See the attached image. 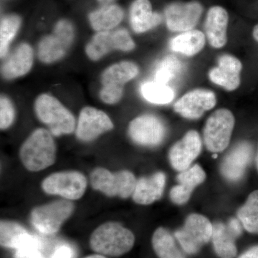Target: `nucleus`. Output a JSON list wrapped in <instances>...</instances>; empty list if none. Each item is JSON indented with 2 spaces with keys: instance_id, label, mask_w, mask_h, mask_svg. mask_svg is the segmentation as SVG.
<instances>
[{
  "instance_id": "obj_33",
  "label": "nucleus",
  "mask_w": 258,
  "mask_h": 258,
  "mask_svg": "<svg viewBox=\"0 0 258 258\" xmlns=\"http://www.w3.org/2000/svg\"><path fill=\"white\" fill-rule=\"evenodd\" d=\"M15 108L8 97L2 96L0 98V128L4 130L9 128L15 119Z\"/></svg>"
},
{
  "instance_id": "obj_1",
  "label": "nucleus",
  "mask_w": 258,
  "mask_h": 258,
  "mask_svg": "<svg viewBox=\"0 0 258 258\" xmlns=\"http://www.w3.org/2000/svg\"><path fill=\"white\" fill-rule=\"evenodd\" d=\"M56 147L50 132L45 128L36 129L20 149V157L29 171H38L54 164Z\"/></svg>"
},
{
  "instance_id": "obj_32",
  "label": "nucleus",
  "mask_w": 258,
  "mask_h": 258,
  "mask_svg": "<svg viewBox=\"0 0 258 258\" xmlns=\"http://www.w3.org/2000/svg\"><path fill=\"white\" fill-rule=\"evenodd\" d=\"M182 64L174 55H168L158 64L155 71V81L167 85L181 73Z\"/></svg>"
},
{
  "instance_id": "obj_5",
  "label": "nucleus",
  "mask_w": 258,
  "mask_h": 258,
  "mask_svg": "<svg viewBox=\"0 0 258 258\" xmlns=\"http://www.w3.org/2000/svg\"><path fill=\"white\" fill-rule=\"evenodd\" d=\"M75 37L74 25L67 20L56 24L50 35L42 37L37 45V56L44 63H52L66 55Z\"/></svg>"
},
{
  "instance_id": "obj_8",
  "label": "nucleus",
  "mask_w": 258,
  "mask_h": 258,
  "mask_svg": "<svg viewBox=\"0 0 258 258\" xmlns=\"http://www.w3.org/2000/svg\"><path fill=\"white\" fill-rule=\"evenodd\" d=\"M213 225L207 217L192 214L174 236L186 253L196 254L212 238Z\"/></svg>"
},
{
  "instance_id": "obj_34",
  "label": "nucleus",
  "mask_w": 258,
  "mask_h": 258,
  "mask_svg": "<svg viewBox=\"0 0 258 258\" xmlns=\"http://www.w3.org/2000/svg\"><path fill=\"white\" fill-rule=\"evenodd\" d=\"M37 248H25L17 249L15 258H45Z\"/></svg>"
},
{
  "instance_id": "obj_22",
  "label": "nucleus",
  "mask_w": 258,
  "mask_h": 258,
  "mask_svg": "<svg viewBox=\"0 0 258 258\" xmlns=\"http://www.w3.org/2000/svg\"><path fill=\"white\" fill-rule=\"evenodd\" d=\"M206 178L203 168L198 164L181 171L177 176L179 184L171 190L170 198L176 205H183L189 200L196 186L202 184Z\"/></svg>"
},
{
  "instance_id": "obj_16",
  "label": "nucleus",
  "mask_w": 258,
  "mask_h": 258,
  "mask_svg": "<svg viewBox=\"0 0 258 258\" xmlns=\"http://www.w3.org/2000/svg\"><path fill=\"white\" fill-rule=\"evenodd\" d=\"M201 150L200 134L196 131H189L181 140L171 147L169 156L171 166L176 171L186 170L200 155Z\"/></svg>"
},
{
  "instance_id": "obj_29",
  "label": "nucleus",
  "mask_w": 258,
  "mask_h": 258,
  "mask_svg": "<svg viewBox=\"0 0 258 258\" xmlns=\"http://www.w3.org/2000/svg\"><path fill=\"white\" fill-rule=\"evenodd\" d=\"M237 217L247 232L258 235V190L249 195L245 204L237 212Z\"/></svg>"
},
{
  "instance_id": "obj_24",
  "label": "nucleus",
  "mask_w": 258,
  "mask_h": 258,
  "mask_svg": "<svg viewBox=\"0 0 258 258\" xmlns=\"http://www.w3.org/2000/svg\"><path fill=\"white\" fill-rule=\"evenodd\" d=\"M161 16L152 10L149 0H134L130 8V23L137 33H143L161 23Z\"/></svg>"
},
{
  "instance_id": "obj_40",
  "label": "nucleus",
  "mask_w": 258,
  "mask_h": 258,
  "mask_svg": "<svg viewBox=\"0 0 258 258\" xmlns=\"http://www.w3.org/2000/svg\"><path fill=\"white\" fill-rule=\"evenodd\" d=\"M85 258H106L104 256L101 255V254H93V255L88 256Z\"/></svg>"
},
{
  "instance_id": "obj_3",
  "label": "nucleus",
  "mask_w": 258,
  "mask_h": 258,
  "mask_svg": "<svg viewBox=\"0 0 258 258\" xmlns=\"http://www.w3.org/2000/svg\"><path fill=\"white\" fill-rule=\"evenodd\" d=\"M37 118L50 128L55 137L73 133L76 128V118L57 98L43 93L35 103Z\"/></svg>"
},
{
  "instance_id": "obj_36",
  "label": "nucleus",
  "mask_w": 258,
  "mask_h": 258,
  "mask_svg": "<svg viewBox=\"0 0 258 258\" xmlns=\"http://www.w3.org/2000/svg\"><path fill=\"white\" fill-rule=\"evenodd\" d=\"M242 223L238 219H231L227 224V227L232 235L237 238L240 237L242 232Z\"/></svg>"
},
{
  "instance_id": "obj_10",
  "label": "nucleus",
  "mask_w": 258,
  "mask_h": 258,
  "mask_svg": "<svg viewBox=\"0 0 258 258\" xmlns=\"http://www.w3.org/2000/svg\"><path fill=\"white\" fill-rule=\"evenodd\" d=\"M135 42L126 30L98 32L88 42L86 53L91 60L97 61L111 51L128 52L135 48Z\"/></svg>"
},
{
  "instance_id": "obj_6",
  "label": "nucleus",
  "mask_w": 258,
  "mask_h": 258,
  "mask_svg": "<svg viewBox=\"0 0 258 258\" xmlns=\"http://www.w3.org/2000/svg\"><path fill=\"white\" fill-rule=\"evenodd\" d=\"M235 121L232 112L225 108L210 115L204 128V141L209 151L217 153L225 150L230 144Z\"/></svg>"
},
{
  "instance_id": "obj_28",
  "label": "nucleus",
  "mask_w": 258,
  "mask_h": 258,
  "mask_svg": "<svg viewBox=\"0 0 258 258\" xmlns=\"http://www.w3.org/2000/svg\"><path fill=\"white\" fill-rule=\"evenodd\" d=\"M153 248L159 258H185L174 237L166 229L158 228L152 237Z\"/></svg>"
},
{
  "instance_id": "obj_39",
  "label": "nucleus",
  "mask_w": 258,
  "mask_h": 258,
  "mask_svg": "<svg viewBox=\"0 0 258 258\" xmlns=\"http://www.w3.org/2000/svg\"><path fill=\"white\" fill-rule=\"evenodd\" d=\"M98 1L103 5H111V3H113L114 0H98Z\"/></svg>"
},
{
  "instance_id": "obj_15",
  "label": "nucleus",
  "mask_w": 258,
  "mask_h": 258,
  "mask_svg": "<svg viewBox=\"0 0 258 258\" xmlns=\"http://www.w3.org/2000/svg\"><path fill=\"white\" fill-rule=\"evenodd\" d=\"M217 98L210 90L195 89L186 93L174 103V110L188 119H198L215 106Z\"/></svg>"
},
{
  "instance_id": "obj_35",
  "label": "nucleus",
  "mask_w": 258,
  "mask_h": 258,
  "mask_svg": "<svg viewBox=\"0 0 258 258\" xmlns=\"http://www.w3.org/2000/svg\"><path fill=\"white\" fill-rule=\"evenodd\" d=\"M73 256H74V250L72 247L64 244L57 247L50 258H73Z\"/></svg>"
},
{
  "instance_id": "obj_19",
  "label": "nucleus",
  "mask_w": 258,
  "mask_h": 258,
  "mask_svg": "<svg viewBox=\"0 0 258 258\" xmlns=\"http://www.w3.org/2000/svg\"><path fill=\"white\" fill-rule=\"evenodd\" d=\"M0 244L7 248L16 249L41 248V242L30 235L17 222L2 220L0 223Z\"/></svg>"
},
{
  "instance_id": "obj_13",
  "label": "nucleus",
  "mask_w": 258,
  "mask_h": 258,
  "mask_svg": "<svg viewBox=\"0 0 258 258\" xmlns=\"http://www.w3.org/2000/svg\"><path fill=\"white\" fill-rule=\"evenodd\" d=\"M203 12V6L198 2L171 3L165 10L167 28L172 32L193 30L200 21Z\"/></svg>"
},
{
  "instance_id": "obj_12",
  "label": "nucleus",
  "mask_w": 258,
  "mask_h": 258,
  "mask_svg": "<svg viewBox=\"0 0 258 258\" xmlns=\"http://www.w3.org/2000/svg\"><path fill=\"white\" fill-rule=\"evenodd\" d=\"M166 127L162 120L154 115H143L134 118L128 126V134L135 143L156 147L164 141Z\"/></svg>"
},
{
  "instance_id": "obj_26",
  "label": "nucleus",
  "mask_w": 258,
  "mask_h": 258,
  "mask_svg": "<svg viewBox=\"0 0 258 258\" xmlns=\"http://www.w3.org/2000/svg\"><path fill=\"white\" fill-rule=\"evenodd\" d=\"M206 38L203 32L191 30L184 32L174 37L170 42V48L174 52L186 56H193L199 53L205 45Z\"/></svg>"
},
{
  "instance_id": "obj_41",
  "label": "nucleus",
  "mask_w": 258,
  "mask_h": 258,
  "mask_svg": "<svg viewBox=\"0 0 258 258\" xmlns=\"http://www.w3.org/2000/svg\"><path fill=\"white\" fill-rule=\"evenodd\" d=\"M256 164H257V168L258 170V151L257 154V157H256Z\"/></svg>"
},
{
  "instance_id": "obj_7",
  "label": "nucleus",
  "mask_w": 258,
  "mask_h": 258,
  "mask_svg": "<svg viewBox=\"0 0 258 258\" xmlns=\"http://www.w3.org/2000/svg\"><path fill=\"white\" fill-rule=\"evenodd\" d=\"M91 184L93 189L108 197L118 196L128 198L133 195L137 179L132 172L121 171L112 174L104 168H97L91 174Z\"/></svg>"
},
{
  "instance_id": "obj_18",
  "label": "nucleus",
  "mask_w": 258,
  "mask_h": 258,
  "mask_svg": "<svg viewBox=\"0 0 258 258\" xmlns=\"http://www.w3.org/2000/svg\"><path fill=\"white\" fill-rule=\"evenodd\" d=\"M252 153L253 149L249 142L237 144L222 161L221 172L224 177L230 181L242 179L246 168L252 160Z\"/></svg>"
},
{
  "instance_id": "obj_17",
  "label": "nucleus",
  "mask_w": 258,
  "mask_h": 258,
  "mask_svg": "<svg viewBox=\"0 0 258 258\" xmlns=\"http://www.w3.org/2000/svg\"><path fill=\"white\" fill-rule=\"evenodd\" d=\"M218 66L209 72L210 81L228 91H233L240 86L242 64L235 56L225 54L218 58Z\"/></svg>"
},
{
  "instance_id": "obj_37",
  "label": "nucleus",
  "mask_w": 258,
  "mask_h": 258,
  "mask_svg": "<svg viewBox=\"0 0 258 258\" xmlns=\"http://www.w3.org/2000/svg\"><path fill=\"white\" fill-rule=\"evenodd\" d=\"M238 258H258V245L254 246L247 249Z\"/></svg>"
},
{
  "instance_id": "obj_27",
  "label": "nucleus",
  "mask_w": 258,
  "mask_h": 258,
  "mask_svg": "<svg viewBox=\"0 0 258 258\" xmlns=\"http://www.w3.org/2000/svg\"><path fill=\"white\" fill-rule=\"evenodd\" d=\"M214 249L220 258H234L237 254L235 237L232 235L227 225L221 222L213 225L212 235Z\"/></svg>"
},
{
  "instance_id": "obj_11",
  "label": "nucleus",
  "mask_w": 258,
  "mask_h": 258,
  "mask_svg": "<svg viewBox=\"0 0 258 258\" xmlns=\"http://www.w3.org/2000/svg\"><path fill=\"white\" fill-rule=\"evenodd\" d=\"M42 187L45 193L68 200H79L84 195L87 180L79 171H63L51 174L44 180Z\"/></svg>"
},
{
  "instance_id": "obj_14",
  "label": "nucleus",
  "mask_w": 258,
  "mask_h": 258,
  "mask_svg": "<svg viewBox=\"0 0 258 258\" xmlns=\"http://www.w3.org/2000/svg\"><path fill=\"white\" fill-rule=\"evenodd\" d=\"M113 128L108 115L93 107H85L80 113L76 137L83 142H91Z\"/></svg>"
},
{
  "instance_id": "obj_31",
  "label": "nucleus",
  "mask_w": 258,
  "mask_h": 258,
  "mask_svg": "<svg viewBox=\"0 0 258 258\" xmlns=\"http://www.w3.org/2000/svg\"><path fill=\"white\" fill-rule=\"evenodd\" d=\"M21 25V19L17 15L3 17L0 23V55L2 58L8 54V49L18 33Z\"/></svg>"
},
{
  "instance_id": "obj_2",
  "label": "nucleus",
  "mask_w": 258,
  "mask_h": 258,
  "mask_svg": "<svg viewBox=\"0 0 258 258\" xmlns=\"http://www.w3.org/2000/svg\"><path fill=\"white\" fill-rule=\"evenodd\" d=\"M135 237L132 231L116 222H107L98 227L91 236L93 251L104 255L120 256L133 247Z\"/></svg>"
},
{
  "instance_id": "obj_38",
  "label": "nucleus",
  "mask_w": 258,
  "mask_h": 258,
  "mask_svg": "<svg viewBox=\"0 0 258 258\" xmlns=\"http://www.w3.org/2000/svg\"><path fill=\"white\" fill-rule=\"evenodd\" d=\"M252 36H253L254 40L258 42V24L254 27L252 30Z\"/></svg>"
},
{
  "instance_id": "obj_20",
  "label": "nucleus",
  "mask_w": 258,
  "mask_h": 258,
  "mask_svg": "<svg viewBox=\"0 0 258 258\" xmlns=\"http://www.w3.org/2000/svg\"><path fill=\"white\" fill-rule=\"evenodd\" d=\"M229 15L220 6H213L208 10L205 30L207 38L212 47L221 48L227 43V30Z\"/></svg>"
},
{
  "instance_id": "obj_25",
  "label": "nucleus",
  "mask_w": 258,
  "mask_h": 258,
  "mask_svg": "<svg viewBox=\"0 0 258 258\" xmlns=\"http://www.w3.org/2000/svg\"><path fill=\"white\" fill-rule=\"evenodd\" d=\"M123 15V10L118 5H103L90 14V23L96 31H109L119 25Z\"/></svg>"
},
{
  "instance_id": "obj_30",
  "label": "nucleus",
  "mask_w": 258,
  "mask_h": 258,
  "mask_svg": "<svg viewBox=\"0 0 258 258\" xmlns=\"http://www.w3.org/2000/svg\"><path fill=\"white\" fill-rule=\"evenodd\" d=\"M141 93L147 101L154 104H167L174 98L172 88L155 81L144 83L141 87Z\"/></svg>"
},
{
  "instance_id": "obj_4",
  "label": "nucleus",
  "mask_w": 258,
  "mask_h": 258,
  "mask_svg": "<svg viewBox=\"0 0 258 258\" xmlns=\"http://www.w3.org/2000/svg\"><path fill=\"white\" fill-rule=\"evenodd\" d=\"M138 66L130 61H122L107 68L101 76L103 87L100 98L106 104H115L121 99L124 85L138 76Z\"/></svg>"
},
{
  "instance_id": "obj_9",
  "label": "nucleus",
  "mask_w": 258,
  "mask_h": 258,
  "mask_svg": "<svg viewBox=\"0 0 258 258\" xmlns=\"http://www.w3.org/2000/svg\"><path fill=\"white\" fill-rule=\"evenodd\" d=\"M74 204L58 200L34 209L31 213L32 225L45 235L57 232L74 212Z\"/></svg>"
},
{
  "instance_id": "obj_21",
  "label": "nucleus",
  "mask_w": 258,
  "mask_h": 258,
  "mask_svg": "<svg viewBox=\"0 0 258 258\" xmlns=\"http://www.w3.org/2000/svg\"><path fill=\"white\" fill-rule=\"evenodd\" d=\"M34 62V52L28 43H21L12 52L2 67L5 79L12 80L28 74Z\"/></svg>"
},
{
  "instance_id": "obj_23",
  "label": "nucleus",
  "mask_w": 258,
  "mask_h": 258,
  "mask_svg": "<svg viewBox=\"0 0 258 258\" xmlns=\"http://www.w3.org/2000/svg\"><path fill=\"white\" fill-rule=\"evenodd\" d=\"M165 184L166 176L162 172L156 173L150 177L141 178L132 195L134 201L144 205L154 203L162 196Z\"/></svg>"
}]
</instances>
